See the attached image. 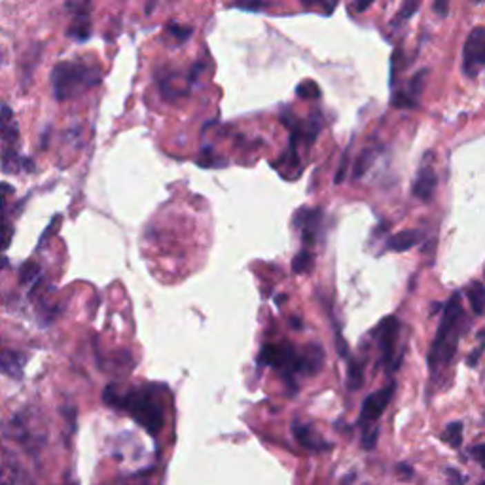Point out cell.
Here are the masks:
<instances>
[{
  "label": "cell",
  "instance_id": "cell-1",
  "mask_svg": "<svg viewBox=\"0 0 485 485\" xmlns=\"http://www.w3.org/2000/svg\"><path fill=\"white\" fill-rule=\"evenodd\" d=\"M105 400L110 406H118L121 410H126L152 436H156L164 426V406L154 387L131 388L126 395H118L116 390L112 395L106 388Z\"/></svg>",
  "mask_w": 485,
  "mask_h": 485
},
{
  "label": "cell",
  "instance_id": "cell-2",
  "mask_svg": "<svg viewBox=\"0 0 485 485\" xmlns=\"http://www.w3.org/2000/svg\"><path fill=\"white\" fill-rule=\"evenodd\" d=\"M101 83V68L83 61H63L52 70L53 95L57 101H68Z\"/></svg>",
  "mask_w": 485,
  "mask_h": 485
},
{
  "label": "cell",
  "instance_id": "cell-3",
  "mask_svg": "<svg viewBox=\"0 0 485 485\" xmlns=\"http://www.w3.org/2000/svg\"><path fill=\"white\" fill-rule=\"evenodd\" d=\"M461 317H463L461 296L453 294L449 298L448 304H446L440 326H438V332H436V339H434L433 347H430V355H428L430 370H436L438 366L448 364L449 360L453 359V355L457 351V342H459L457 324L461 322Z\"/></svg>",
  "mask_w": 485,
  "mask_h": 485
},
{
  "label": "cell",
  "instance_id": "cell-4",
  "mask_svg": "<svg viewBox=\"0 0 485 485\" xmlns=\"http://www.w3.org/2000/svg\"><path fill=\"white\" fill-rule=\"evenodd\" d=\"M260 364L273 366L286 379H290L294 373H299V355L292 349V345H264Z\"/></svg>",
  "mask_w": 485,
  "mask_h": 485
},
{
  "label": "cell",
  "instance_id": "cell-5",
  "mask_svg": "<svg viewBox=\"0 0 485 485\" xmlns=\"http://www.w3.org/2000/svg\"><path fill=\"white\" fill-rule=\"evenodd\" d=\"M464 72L476 76L485 67V27H476L472 30L463 50Z\"/></svg>",
  "mask_w": 485,
  "mask_h": 485
},
{
  "label": "cell",
  "instance_id": "cell-6",
  "mask_svg": "<svg viewBox=\"0 0 485 485\" xmlns=\"http://www.w3.org/2000/svg\"><path fill=\"white\" fill-rule=\"evenodd\" d=\"M395 395V385H387L381 390H375L372 395L368 396L362 404V410H360V425H370L373 421L383 415V411L387 410L390 398Z\"/></svg>",
  "mask_w": 485,
  "mask_h": 485
},
{
  "label": "cell",
  "instance_id": "cell-7",
  "mask_svg": "<svg viewBox=\"0 0 485 485\" xmlns=\"http://www.w3.org/2000/svg\"><path fill=\"white\" fill-rule=\"evenodd\" d=\"M398 330H400V322L396 317H387L379 324V353L383 364H390V360H393Z\"/></svg>",
  "mask_w": 485,
  "mask_h": 485
},
{
  "label": "cell",
  "instance_id": "cell-8",
  "mask_svg": "<svg viewBox=\"0 0 485 485\" xmlns=\"http://www.w3.org/2000/svg\"><path fill=\"white\" fill-rule=\"evenodd\" d=\"M23 364H25V357L21 353L12 351V349H0V372L4 375L12 377V379H21Z\"/></svg>",
  "mask_w": 485,
  "mask_h": 485
},
{
  "label": "cell",
  "instance_id": "cell-9",
  "mask_svg": "<svg viewBox=\"0 0 485 485\" xmlns=\"http://www.w3.org/2000/svg\"><path fill=\"white\" fill-rule=\"evenodd\" d=\"M322 362H324V351L321 345H307L306 351L299 355V373L313 375L321 370Z\"/></svg>",
  "mask_w": 485,
  "mask_h": 485
},
{
  "label": "cell",
  "instance_id": "cell-10",
  "mask_svg": "<svg viewBox=\"0 0 485 485\" xmlns=\"http://www.w3.org/2000/svg\"><path fill=\"white\" fill-rule=\"evenodd\" d=\"M0 139L12 144L10 148H14L19 142V127L14 120V110L8 105L0 106Z\"/></svg>",
  "mask_w": 485,
  "mask_h": 485
},
{
  "label": "cell",
  "instance_id": "cell-11",
  "mask_svg": "<svg viewBox=\"0 0 485 485\" xmlns=\"http://www.w3.org/2000/svg\"><path fill=\"white\" fill-rule=\"evenodd\" d=\"M436 184H438L436 172L433 169H423V171L419 172L415 184H413V195L419 197V199H423V201H428L434 195Z\"/></svg>",
  "mask_w": 485,
  "mask_h": 485
},
{
  "label": "cell",
  "instance_id": "cell-12",
  "mask_svg": "<svg viewBox=\"0 0 485 485\" xmlns=\"http://www.w3.org/2000/svg\"><path fill=\"white\" fill-rule=\"evenodd\" d=\"M78 8V14L75 15V21L68 27L67 34L70 38H75L78 42L88 40L91 34V23H90V14H88V6H76Z\"/></svg>",
  "mask_w": 485,
  "mask_h": 485
},
{
  "label": "cell",
  "instance_id": "cell-13",
  "mask_svg": "<svg viewBox=\"0 0 485 485\" xmlns=\"http://www.w3.org/2000/svg\"><path fill=\"white\" fill-rule=\"evenodd\" d=\"M421 239H423V233L421 232H417V230H406V232L396 233V235H393L388 239V248L395 250V253H406V250L413 248L417 243H421Z\"/></svg>",
  "mask_w": 485,
  "mask_h": 485
},
{
  "label": "cell",
  "instance_id": "cell-14",
  "mask_svg": "<svg viewBox=\"0 0 485 485\" xmlns=\"http://www.w3.org/2000/svg\"><path fill=\"white\" fill-rule=\"evenodd\" d=\"M294 436H296V440L304 446V448L307 449H328L330 444H326V442H322L319 436H315V433L311 430V426L307 425H299V423H296L294 425Z\"/></svg>",
  "mask_w": 485,
  "mask_h": 485
},
{
  "label": "cell",
  "instance_id": "cell-15",
  "mask_svg": "<svg viewBox=\"0 0 485 485\" xmlns=\"http://www.w3.org/2000/svg\"><path fill=\"white\" fill-rule=\"evenodd\" d=\"M468 299H471V307L474 315H484L485 313V286L478 281H474L468 286Z\"/></svg>",
  "mask_w": 485,
  "mask_h": 485
},
{
  "label": "cell",
  "instance_id": "cell-16",
  "mask_svg": "<svg viewBox=\"0 0 485 485\" xmlns=\"http://www.w3.org/2000/svg\"><path fill=\"white\" fill-rule=\"evenodd\" d=\"M442 440L449 444L453 449L461 448V444H463V423H459V421L449 423L446 426V430L442 433Z\"/></svg>",
  "mask_w": 485,
  "mask_h": 485
},
{
  "label": "cell",
  "instance_id": "cell-17",
  "mask_svg": "<svg viewBox=\"0 0 485 485\" xmlns=\"http://www.w3.org/2000/svg\"><path fill=\"white\" fill-rule=\"evenodd\" d=\"M364 383V370L357 360H349V368H347V388L349 390H359Z\"/></svg>",
  "mask_w": 485,
  "mask_h": 485
},
{
  "label": "cell",
  "instance_id": "cell-18",
  "mask_svg": "<svg viewBox=\"0 0 485 485\" xmlns=\"http://www.w3.org/2000/svg\"><path fill=\"white\" fill-rule=\"evenodd\" d=\"M373 159H375V150L372 148L364 150V152L359 156V159L355 161V171H353V177H355V179H360V177L370 169V165L373 164Z\"/></svg>",
  "mask_w": 485,
  "mask_h": 485
},
{
  "label": "cell",
  "instance_id": "cell-19",
  "mask_svg": "<svg viewBox=\"0 0 485 485\" xmlns=\"http://www.w3.org/2000/svg\"><path fill=\"white\" fill-rule=\"evenodd\" d=\"M311 264H313L311 253L309 250H299L294 261H292V269H294V273H306L311 268Z\"/></svg>",
  "mask_w": 485,
  "mask_h": 485
},
{
  "label": "cell",
  "instance_id": "cell-20",
  "mask_svg": "<svg viewBox=\"0 0 485 485\" xmlns=\"http://www.w3.org/2000/svg\"><path fill=\"white\" fill-rule=\"evenodd\" d=\"M296 93H298V97L301 99H319L321 97V88H319L313 80H304V82L296 88Z\"/></svg>",
  "mask_w": 485,
  "mask_h": 485
},
{
  "label": "cell",
  "instance_id": "cell-21",
  "mask_svg": "<svg viewBox=\"0 0 485 485\" xmlns=\"http://www.w3.org/2000/svg\"><path fill=\"white\" fill-rule=\"evenodd\" d=\"M393 106L395 108H413V106L417 105V101L411 97L408 91H398V93H395V97H393Z\"/></svg>",
  "mask_w": 485,
  "mask_h": 485
},
{
  "label": "cell",
  "instance_id": "cell-22",
  "mask_svg": "<svg viewBox=\"0 0 485 485\" xmlns=\"http://www.w3.org/2000/svg\"><path fill=\"white\" fill-rule=\"evenodd\" d=\"M40 273V268H38V264H34V261H27V264H23L21 268V275H19V281H21L23 284L29 283L30 279H34V277Z\"/></svg>",
  "mask_w": 485,
  "mask_h": 485
},
{
  "label": "cell",
  "instance_id": "cell-23",
  "mask_svg": "<svg viewBox=\"0 0 485 485\" xmlns=\"http://www.w3.org/2000/svg\"><path fill=\"white\" fill-rule=\"evenodd\" d=\"M425 76H426V70H419L417 75L413 76V80L410 82V95L413 99L417 97L419 93L423 91V82H425Z\"/></svg>",
  "mask_w": 485,
  "mask_h": 485
},
{
  "label": "cell",
  "instance_id": "cell-24",
  "mask_svg": "<svg viewBox=\"0 0 485 485\" xmlns=\"http://www.w3.org/2000/svg\"><path fill=\"white\" fill-rule=\"evenodd\" d=\"M417 8H419V2H406V4L400 8V12H398L396 21H406V19H410L411 15L417 12Z\"/></svg>",
  "mask_w": 485,
  "mask_h": 485
},
{
  "label": "cell",
  "instance_id": "cell-25",
  "mask_svg": "<svg viewBox=\"0 0 485 485\" xmlns=\"http://www.w3.org/2000/svg\"><path fill=\"white\" fill-rule=\"evenodd\" d=\"M377 436H379V428H370L368 433H364V436H362V448L364 449H373L375 448V444H377Z\"/></svg>",
  "mask_w": 485,
  "mask_h": 485
},
{
  "label": "cell",
  "instance_id": "cell-26",
  "mask_svg": "<svg viewBox=\"0 0 485 485\" xmlns=\"http://www.w3.org/2000/svg\"><path fill=\"white\" fill-rule=\"evenodd\" d=\"M169 30L171 34L179 37L180 40H186V38L192 37V29L190 27H180V25H169Z\"/></svg>",
  "mask_w": 485,
  "mask_h": 485
},
{
  "label": "cell",
  "instance_id": "cell-27",
  "mask_svg": "<svg viewBox=\"0 0 485 485\" xmlns=\"http://www.w3.org/2000/svg\"><path fill=\"white\" fill-rule=\"evenodd\" d=\"M347 159H349V148L345 150L344 157H342V164H339V171L336 172V179H334V182L336 184H342L345 179V171H347Z\"/></svg>",
  "mask_w": 485,
  "mask_h": 485
},
{
  "label": "cell",
  "instance_id": "cell-28",
  "mask_svg": "<svg viewBox=\"0 0 485 485\" xmlns=\"http://www.w3.org/2000/svg\"><path fill=\"white\" fill-rule=\"evenodd\" d=\"M59 224H61V217H55V220H52V224L48 226V230L42 233V237H40V243H38V246H44V243L48 241V237H50L52 233L57 232V226Z\"/></svg>",
  "mask_w": 485,
  "mask_h": 485
},
{
  "label": "cell",
  "instance_id": "cell-29",
  "mask_svg": "<svg viewBox=\"0 0 485 485\" xmlns=\"http://www.w3.org/2000/svg\"><path fill=\"white\" fill-rule=\"evenodd\" d=\"M400 65H402V50H396L393 53V68H390V80H395L398 70H400Z\"/></svg>",
  "mask_w": 485,
  "mask_h": 485
},
{
  "label": "cell",
  "instance_id": "cell-30",
  "mask_svg": "<svg viewBox=\"0 0 485 485\" xmlns=\"http://www.w3.org/2000/svg\"><path fill=\"white\" fill-rule=\"evenodd\" d=\"M471 455L478 461L482 466H485V444H479V446H474L471 449Z\"/></svg>",
  "mask_w": 485,
  "mask_h": 485
},
{
  "label": "cell",
  "instance_id": "cell-31",
  "mask_svg": "<svg viewBox=\"0 0 485 485\" xmlns=\"http://www.w3.org/2000/svg\"><path fill=\"white\" fill-rule=\"evenodd\" d=\"M448 476H451V482L457 485H463L464 482H466V478H464L463 474H459V472L453 471V468H448Z\"/></svg>",
  "mask_w": 485,
  "mask_h": 485
},
{
  "label": "cell",
  "instance_id": "cell-32",
  "mask_svg": "<svg viewBox=\"0 0 485 485\" xmlns=\"http://www.w3.org/2000/svg\"><path fill=\"white\" fill-rule=\"evenodd\" d=\"M482 353H484V347H478V349H476V353H474L472 357H468V360H466V362H468V366H471V368H474V366L478 364V359L482 357Z\"/></svg>",
  "mask_w": 485,
  "mask_h": 485
},
{
  "label": "cell",
  "instance_id": "cell-33",
  "mask_svg": "<svg viewBox=\"0 0 485 485\" xmlns=\"http://www.w3.org/2000/svg\"><path fill=\"white\" fill-rule=\"evenodd\" d=\"M337 351H339L342 357H347V344H345V339L339 334H337Z\"/></svg>",
  "mask_w": 485,
  "mask_h": 485
},
{
  "label": "cell",
  "instance_id": "cell-34",
  "mask_svg": "<svg viewBox=\"0 0 485 485\" xmlns=\"http://www.w3.org/2000/svg\"><path fill=\"white\" fill-rule=\"evenodd\" d=\"M434 10L440 15L448 14V2H434Z\"/></svg>",
  "mask_w": 485,
  "mask_h": 485
},
{
  "label": "cell",
  "instance_id": "cell-35",
  "mask_svg": "<svg viewBox=\"0 0 485 485\" xmlns=\"http://www.w3.org/2000/svg\"><path fill=\"white\" fill-rule=\"evenodd\" d=\"M237 8L239 10H261V8H266V4H237Z\"/></svg>",
  "mask_w": 485,
  "mask_h": 485
},
{
  "label": "cell",
  "instance_id": "cell-36",
  "mask_svg": "<svg viewBox=\"0 0 485 485\" xmlns=\"http://www.w3.org/2000/svg\"><path fill=\"white\" fill-rule=\"evenodd\" d=\"M370 6H372V2H360V4H357L355 8H357L359 12H362V10H366V8H370Z\"/></svg>",
  "mask_w": 485,
  "mask_h": 485
},
{
  "label": "cell",
  "instance_id": "cell-37",
  "mask_svg": "<svg viewBox=\"0 0 485 485\" xmlns=\"http://www.w3.org/2000/svg\"><path fill=\"white\" fill-rule=\"evenodd\" d=\"M478 339L482 342V345H479V347H484V349H485V330H482V332H479Z\"/></svg>",
  "mask_w": 485,
  "mask_h": 485
},
{
  "label": "cell",
  "instance_id": "cell-38",
  "mask_svg": "<svg viewBox=\"0 0 485 485\" xmlns=\"http://www.w3.org/2000/svg\"><path fill=\"white\" fill-rule=\"evenodd\" d=\"M2 210H4V195L0 194V215H2Z\"/></svg>",
  "mask_w": 485,
  "mask_h": 485
},
{
  "label": "cell",
  "instance_id": "cell-39",
  "mask_svg": "<svg viewBox=\"0 0 485 485\" xmlns=\"http://www.w3.org/2000/svg\"><path fill=\"white\" fill-rule=\"evenodd\" d=\"M0 268H4V264H0Z\"/></svg>",
  "mask_w": 485,
  "mask_h": 485
},
{
  "label": "cell",
  "instance_id": "cell-40",
  "mask_svg": "<svg viewBox=\"0 0 485 485\" xmlns=\"http://www.w3.org/2000/svg\"><path fill=\"white\" fill-rule=\"evenodd\" d=\"M0 485H2V478H0Z\"/></svg>",
  "mask_w": 485,
  "mask_h": 485
},
{
  "label": "cell",
  "instance_id": "cell-41",
  "mask_svg": "<svg viewBox=\"0 0 485 485\" xmlns=\"http://www.w3.org/2000/svg\"><path fill=\"white\" fill-rule=\"evenodd\" d=\"M479 485H485V482H484V484H479Z\"/></svg>",
  "mask_w": 485,
  "mask_h": 485
}]
</instances>
